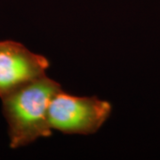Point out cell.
<instances>
[{"label": "cell", "mask_w": 160, "mask_h": 160, "mask_svg": "<svg viewBox=\"0 0 160 160\" xmlns=\"http://www.w3.org/2000/svg\"><path fill=\"white\" fill-rule=\"evenodd\" d=\"M61 89L58 82L45 76L1 98L12 149L51 136L48 110L52 99Z\"/></svg>", "instance_id": "cell-1"}, {"label": "cell", "mask_w": 160, "mask_h": 160, "mask_svg": "<svg viewBox=\"0 0 160 160\" xmlns=\"http://www.w3.org/2000/svg\"><path fill=\"white\" fill-rule=\"evenodd\" d=\"M111 112L112 105L108 101L77 96L61 89L49 106V126L52 131L65 134L90 135L102 127Z\"/></svg>", "instance_id": "cell-2"}, {"label": "cell", "mask_w": 160, "mask_h": 160, "mask_svg": "<svg viewBox=\"0 0 160 160\" xmlns=\"http://www.w3.org/2000/svg\"><path fill=\"white\" fill-rule=\"evenodd\" d=\"M49 60L12 40L0 41V98L46 76Z\"/></svg>", "instance_id": "cell-3"}]
</instances>
